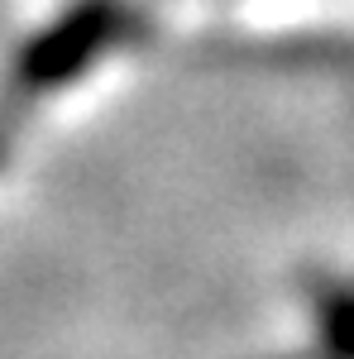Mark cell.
Instances as JSON below:
<instances>
[{
  "mask_svg": "<svg viewBox=\"0 0 354 359\" xmlns=\"http://www.w3.org/2000/svg\"><path fill=\"white\" fill-rule=\"evenodd\" d=\"M130 25V5L125 0H72L62 5L48 25L29 39L15 57V82L29 96H48L91 72L101 57L120 43V34Z\"/></svg>",
  "mask_w": 354,
  "mask_h": 359,
  "instance_id": "cell-1",
  "label": "cell"
},
{
  "mask_svg": "<svg viewBox=\"0 0 354 359\" xmlns=\"http://www.w3.org/2000/svg\"><path fill=\"white\" fill-rule=\"evenodd\" d=\"M316 331L326 359H354V287L330 283L316 287Z\"/></svg>",
  "mask_w": 354,
  "mask_h": 359,
  "instance_id": "cell-2",
  "label": "cell"
},
{
  "mask_svg": "<svg viewBox=\"0 0 354 359\" xmlns=\"http://www.w3.org/2000/svg\"><path fill=\"white\" fill-rule=\"evenodd\" d=\"M0 168H5V139H0Z\"/></svg>",
  "mask_w": 354,
  "mask_h": 359,
  "instance_id": "cell-3",
  "label": "cell"
}]
</instances>
